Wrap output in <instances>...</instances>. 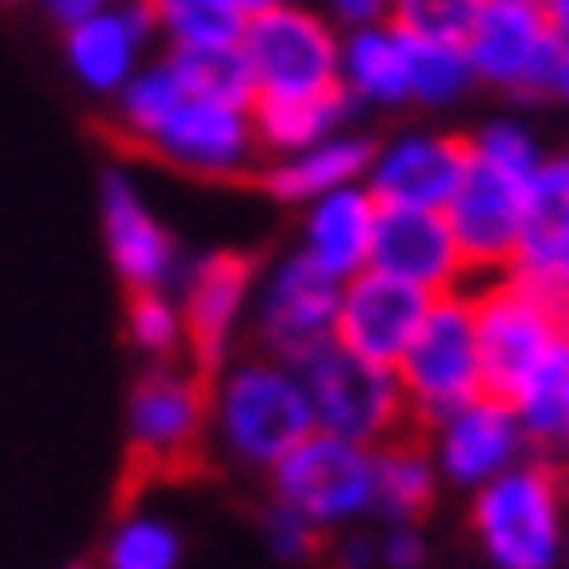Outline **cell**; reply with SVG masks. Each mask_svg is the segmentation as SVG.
I'll return each instance as SVG.
<instances>
[{
    "mask_svg": "<svg viewBox=\"0 0 569 569\" xmlns=\"http://www.w3.org/2000/svg\"><path fill=\"white\" fill-rule=\"evenodd\" d=\"M41 7H47V18H53L59 30H64V23H76V18H88V12H99V7H111V0H41Z\"/></svg>",
    "mask_w": 569,
    "mask_h": 569,
    "instance_id": "cell-36",
    "label": "cell"
},
{
    "mask_svg": "<svg viewBox=\"0 0 569 569\" xmlns=\"http://www.w3.org/2000/svg\"><path fill=\"white\" fill-rule=\"evenodd\" d=\"M430 297L412 291V284L360 268L355 279H343L338 291V320H331V343H343L360 360H378V367H396V355L407 349V338L419 331Z\"/></svg>",
    "mask_w": 569,
    "mask_h": 569,
    "instance_id": "cell-19",
    "label": "cell"
},
{
    "mask_svg": "<svg viewBox=\"0 0 569 569\" xmlns=\"http://www.w3.org/2000/svg\"><path fill=\"white\" fill-rule=\"evenodd\" d=\"M547 7V23H552V36L569 47V0H540Z\"/></svg>",
    "mask_w": 569,
    "mask_h": 569,
    "instance_id": "cell-38",
    "label": "cell"
},
{
    "mask_svg": "<svg viewBox=\"0 0 569 569\" xmlns=\"http://www.w3.org/2000/svg\"><path fill=\"white\" fill-rule=\"evenodd\" d=\"M326 18L338 23V30H360V23L390 18V0H326Z\"/></svg>",
    "mask_w": 569,
    "mask_h": 569,
    "instance_id": "cell-34",
    "label": "cell"
},
{
    "mask_svg": "<svg viewBox=\"0 0 569 569\" xmlns=\"http://www.w3.org/2000/svg\"><path fill=\"white\" fill-rule=\"evenodd\" d=\"M338 569H378V558H372V529H367V523H355V529L338 535Z\"/></svg>",
    "mask_w": 569,
    "mask_h": 569,
    "instance_id": "cell-35",
    "label": "cell"
},
{
    "mask_svg": "<svg viewBox=\"0 0 569 569\" xmlns=\"http://www.w3.org/2000/svg\"><path fill=\"white\" fill-rule=\"evenodd\" d=\"M558 569H569V529H563V558H558Z\"/></svg>",
    "mask_w": 569,
    "mask_h": 569,
    "instance_id": "cell-40",
    "label": "cell"
},
{
    "mask_svg": "<svg viewBox=\"0 0 569 569\" xmlns=\"http://www.w3.org/2000/svg\"><path fill=\"white\" fill-rule=\"evenodd\" d=\"M268 488L279 506L308 517L320 535H343L355 523H372V448L308 430L268 471Z\"/></svg>",
    "mask_w": 569,
    "mask_h": 569,
    "instance_id": "cell-8",
    "label": "cell"
},
{
    "mask_svg": "<svg viewBox=\"0 0 569 569\" xmlns=\"http://www.w3.org/2000/svg\"><path fill=\"white\" fill-rule=\"evenodd\" d=\"M372 558H378V569H425L430 540L419 523H383L372 535Z\"/></svg>",
    "mask_w": 569,
    "mask_h": 569,
    "instance_id": "cell-33",
    "label": "cell"
},
{
    "mask_svg": "<svg viewBox=\"0 0 569 569\" xmlns=\"http://www.w3.org/2000/svg\"><path fill=\"white\" fill-rule=\"evenodd\" d=\"M338 88L355 111H401L412 106V36L383 23H360L338 41Z\"/></svg>",
    "mask_w": 569,
    "mask_h": 569,
    "instance_id": "cell-20",
    "label": "cell"
},
{
    "mask_svg": "<svg viewBox=\"0 0 569 569\" xmlns=\"http://www.w3.org/2000/svg\"><path fill=\"white\" fill-rule=\"evenodd\" d=\"M338 41L343 30L326 12H308L302 0H284L244 18L239 30V64L256 99H297V93H331L338 88Z\"/></svg>",
    "mask_w": 569,
    "mask_h": 569,
    "instance_id": "cell-6",
    "label": "cell"
},
{
    "mask_svg": "<svg viewBox=\"0 0 569 569\" xmlns=\"http://www.w3.org/2000/svg\"><path fill=\"white\" fill-rule=\"evenodd\" d=\"M338 291L343 284L320 273L302 250H284L279 262L256 273L250 297V338L262 355L302 360L308 349L331 343V320H338Z\"/></svg>",
    "mask_w": 569,
    "mask_h": 569,
    "instance_id": "cell-12",
    "label": "cell"
},
{
    "mask_svg": "<svg viewBox=\"0 0 569 569\" xmlns=\"http://www.w3.org/2000/svg\"><path fill=\"white\" fill-rule=\"evenodd\" d=\"M250 297H256V262L232 250H203L180 262L174 302L187 320V355L198 367H221L250 331Z\"/></svg>",
    "mask_w": 569,
    "mask_h": 569,
    "instance_id": "cell-14",
    "label": "cell"
},
{
    "mask_svg": "<svg viewBox=\"0 0 569 569\" xmlns=\"http://www.w3.org/2000/svg\"><path fill=\"white\" fill-rule=\"evenodd\" d=\"M122 331H128V343H134V355L151 360V367L187 355V320H180L174 284H169V291H128Z\"/></svg>",
    "mask_w": 569,
    "mask_h": 569,
    "instance_id": "cell-29",
    "label": "cell"
},
{
    "mask_svg": "<svg viewBox=\"0 0 569 569\" xmlns=\"http://www.w3.org/2000/svg\"><path fill=\"white\" fill-rule=\"evenodd\" d=\"M111 111H117L122 140L151 151L174 174L232 180V174H250L262 163L250 99H227V93L198 88L163 47H158V59H146L111 93Z\"/></svg>",
    "mask_w": 569,
    "mask_h": 569,
    "instance_id": "cell-1",
    "label": "cell"
},
{
    "mask_svg": "<svg viewBox=\"0 0 569 569\" xmlns=\"http://www.w3.org/2000/svg\"><path fill=\"white\" fill-rule=\"evenodd\" d=\"M396 390L407 401V419H436L459 401L482 396V355H477V326H471V297L448 291L430 297L419 331L396 355Z\"/></svg>",
    "mask_w": 569,
    "mask_h": 569,
    "instance_id": "cell-7",
    "label": "cell"
},
{
    "mask_svg": "<svg viewBox=\"0 0 569 569\" xmlns=\"http://www.w3.org/2000/svg\"><path fill=\"white\" fill-rule=\"evenodd\" d=\"M372 232H378V198L367 187H338L326 198L302 203V232L297 250L331 279H355L372 262Z\"/></svg>",
    "mask_w": 569,
    "mask_h": 569,
    "instance_id": "cell-21",
    "label": "cell"
},
{
    "mask_svg": "<svg viewBox=\"0 0 569 569\" xmlns=\"http://www.w3.org/2000/svg\"><path fill=\"white\" fill-rule=\"evenodd\" d=\"M569 529V477L547 453L517 459L471 488V540L488 569H558Z\"/></svg>",
    "mask_w": 569,
    "mask_h": 569,
    "instance_id": "cell-4",
    "label": "cell"
},
{
    "mask_svg": "<svg viewBox=\"0 0 569 569\" xmlns=\"http://www.w3.org/2000/svg\"><path fill=\"white\" fill-rule=\"evenodd\" d=\"M471 297V326H477V355H482V390L511 396L540 355L569 331V302L517 268L482 273L465 284Z\"/></svg>",
    "mask_w": 569,
    "mask_h": 569,
    "instance_id": "cell-5",
    "label": "cell"
},
{
    "mask_svg": "<svg viewBox=\"0 0 569 569\" xmlns=\"http://www.w3.org/2000/svg\"><path fill=\"white\" fill-rule=\"evenodd\" d=\"M425 448L436 459V477L459 495H471V488L495 482L500 471H511L517 459H529V430L517 425V412L506 396H471L448 412H436L425 419Z\"/></svg>",
    "mask_w": 569,
    "mask_h": 569,
    "instance_id": "cell-13",
    "label": "cell"
},
{
    "mask_svg": "<svg viewBox=\"0 0 569 569\" xmlns=\"http://www.w3.org/2000/svg\"><path fill=\"white\" fill-rule=\"evenodd\" d=\"M349 99L343 88L331 93H297V99H256L250 122H256V151L262 158H284V151H308L320 146L326 134L349 128Z\"/></svg>",
    "mask_w": 569,
    "mask_h": 569,
    "instance_id": "cell-25",
    "label": "cell"
},
{
    "mask_svg": "<svg viewBox=\"0 0 569 569\" xmlns=\"http://www.w3.org/2000/svg\"><path fill=\"white\" fill-rule=\"evenodd\" d=\"M210 442L244 465V471H273L308 430H315V407H308L297 360L279 355H227L210 367Z\"/></svg>",
    "mask_w": 569,
    "mask_h": 569,
    "instance_id": "cell-3",
    "label": "cell"
},
{
    "mask_svg": "<svg viewBox=\"0 0 569 569\" xmlns=\"http://www.w3.org/2000/svg\"><path fill=\"white\" fill-rule=\"evenodd\" d=\"M477 88L471 59L459 41H419L412 36V106L419 111H448Z\"/></svg>",
    "mask_w": 569,
    "mask_h": 569,
    "instance_id": "cell-30",
    "label": "cell"
},
{
    "mask_svg": "<svg viewBox=\"0 0 569 569\" xmlns=\"http://www.w3.org/2000/svg\"><path fill=\"white\" fill-rule=\"evenodd\" d=\"M436 459L425 442H407V436H390V442L372 448V517L378 523H419V517L436 506Z\"/></svg>",
    "mask_w": 569,
    "mask_h": 569,
    "instance_id": "cell-24",
    "label": "cell"
},
{
    "mask_svg": "<svg viewBox=\"0 0 569 569\" xmlns=\"http://www.w3.org/2000/svg\"><path fill=\"white\" fill-rule=\"evenodd\" d=\"M506 401L517 412V425L529 430L535 453H552L563 442V430H569V331L517 378V390Z\"/></svg>",
    "mask_w": 569,
    "mask_h": 569,
    "instance_id": "cell-26",
    "label": "cell"
},
{
    "mask_svg": "<svg viewBox=\"0 0 569 569\" xmlns=\"http://www.w3.org/2000/svg\"><path fill=\"white\" fill-rule=\"evenodd\" d=\"M482 0H390V23L419 41H465Z\"/></svg>",
    "mask_w": 569,
    "mask_h": 569,
    "instance_id": "cell-31",
    "label": "cell"
},
{
    "mask_svg": "<svg viewBox=\"0 0 569 569\" xmlns=\"http://www.w3.org/2000/svg\"><path fill=\"white\" fill-rule=\"evenodd\" d=\"M308 407H315V430L343 436V442L378 448L401 436L407 425V401L396 390V372L378 367V360H360L343 343H320L297 360Z\"/></svg>",
    "mask_w": 569,
    "mask_h": 569,
    "instance_id": "cell-9",
    "label": "cell"
},
{
    "mask_svg": "<svg viewBox=\"0 0 569 569\" xmlns=\"http://www.w3.org/2000/svg\"><path fill=\"white\" fill-rule=\"evenodd\" d=\"M70 569H88V563H70Z\"/></svg>",
    "mask_w": 569,
    "mask_h": 569,
    "instance_id": "cell-42",
    "label": "cell"
},
{
    "mask_svg": "<svg viewBox=\"0 0 569 569\" xmlns=\"http://www.w3.org/2000/svg\"><path fill=\"white\" fill-rule=\"evenodd\" d=\"M547 158L552 151L511 117L482 122L465 140V174H459L453 198L442 203V216L465 250L471 279L517 262V244H523V227H529V203H535V180L547 169Z\"/></svg>",
    "mask_w": 569,
    "mask_h": 569,
    "instance_id": "cell-2",
    "label": "cell"
},
{
    "mask_svg": "<svg viewBox=\"0 0 569 569\" xmlns=\"http://www.w3.org/2000/svg\"><path fill=\"white\" fill-rule=\"evenodd\" d=\"M262 523H268V552L273 558H284V563H308V558H315L320 547H326V535L315 529V523H308V517H297L291 506H268V517H262Z\"/></svg>",
    "mask_w": 569,
    "mask_h": 569,
    "instance_id": "cell-32",
    "label": "cell"
},
{
    "mask_svg": "<svg viewBox=\"0 0 569 569\" xmlns=\"http://www.w3.org/2000/svg\"><path fill=\"white\" fill-rule=\"evenodd\" d=\"M558 163H563V174H569V151H558Z\"/></svg>",
    "mask_w": 569,
    "mask_h": 569,
    "instance_id": "cell-41",
    "label": "cell"
},
{
    "mask_svg": "<svg viewBox=\"0 0 569 569\" xmlns=\"http://www.w3.org/2000/svg\"><path fill=\"white\" fill-rule=\"evenodd\" d=\"M99 232H106V256L128 291H169L180 279L187 256H180L174 232L158 221V210L146 203L134 174L111 169L99 180Z\"/></svg>",
    "mask_w": 569,
    "mask_h": 569,
    "instance_id": "cell-15",
    "label": "cell"
},
{
    "mask_svg": "<svg viewBox=\"0 0 569 569\" xmlns=\"http://www.w3.org/2000/svg\"><path fill=\"white\" fill-rule=\"evenodd\" d=\"M128 453L146 471H174L210 442V378L198 360H163L128 390Z\"/></svg>",
    "mask_w": 569,
    "mask_h": 569,
    "instance_id": "cell-10",
    "label": "cell"
},
{
    "mask_svg": "<svg viewBox=\"0 0 569 569\" xmlns=\"http://www.w3.org/2000/svg\"><path fill=\"white\" fill-rule=\"evenodd\" d=\"M465 59H471L477 88H495L506 99H540L552 88L558 36L540 0H482V12L465 30Z\"/></svg>",
    "mask_w": 569,
    "mask_h": 569,
    "instance_id": "cell-11",
    "label": "cell"
},
{
    "mask_svg": "<svg viewBox=\"0 0 569 569\" xmlns=\"http://www.w3.org/2000/svg\"><path fill=\"white\" fill-rule=\"evenodd\" d=\"M367 163H372V140L355 134V128H338V134H326L320 146L308 151H284V158H262V187L279 198V203H302L308 198H326L338 187H360L367 180Z\"/></svg>",
    "mask_w": 569,
    "mask_h": 569,
    "instance_id": "cell-22",
    "label": "cell"
},
{
    "mask_svg": "<svg viewBox=\"0 0 569 569\" xmlns=\"http://www.w3.org/2000/svg\"><path fill=\"white\" fill-rule=\"evenodd\" d=\"M558 106H569V47H558V64H552V88H547Z\"/></svg>",
    "mask_w": 569,
    "mask_h": 569,
    "instance_id": "cell-37",
    "label": "cell"
},
{
    "mask_svg": "<svg viewBox=\"0 0 569 569\" xmlns=\"http://www.w3.org/2000/svg\"><path fill=\"white\" fill-rule=\"evenodd\" d=\"M99 569H180V529L163 511H122L106 535Z\"/></svg>",
    "mask_w": 569,
    "mask_h": 569,
    "instance_id": "cell-28",
    "label": "cell"
},
{
    "mask_svg": "<svg viewBox=\"0 0 569 569\" xmlns=\"http://www.w3.org/2000/svg\"><path fill=\"white\" fill-rule=\"evenodd\" d=\"M372 273H390L425 297H448L471 284L465 250L442 210H383L378 203V232H372Z\"/></svg>",
    "mask_w": 569,
    "mask_h": 569,
    "instance_id": "cell-18",
    "label": "cell"
},
{
    "mask_svg": "<svg viewBox=\"0 0 569 569\" xmlns=\"http://www.w3.org/2000/svg\"><path fill=\"white\" fill-rule=\"evenodd\" d=\"M158 23V47L169 53H198V47H239L244 18L221 0H146Z\"/></svg>",
    "mask_w": 569,
    "mask_h": 569,
    "instance_id": "cell-27",
    "label": "cell"
},
{
    "mask_svg": "<svg viewBox=\"0 0 569 569\" xmlns=\"http://www.w3.org/2000/svg\"><path fill=\"white\" fill-rule=\"evenodd\" d=\"M221 7H232L239 18H256V12H268V7H284V0H221Z\"/></svg>",
    "mask_w": 569,
    "mask_h": 569,
    "instance_id": "cell-39",
    "label": "cell"
},
{
    "mask_svg": "<svg viewBox=\"0 0 569 569\" xmlns=\"http://www.w3.org/2000/svg\"><path fill=\"white\" fill-rule=\"evenodd\" d=\"M465 174V134L442 128H401L390 140H372L367 187L383 210H442Z\"/></svg>",
    "mask_w": 569,
    "mask_h": 569,
    "instance_id": "cell-16",
    "label": "cell"
},
{
    "mask_svg": "<svg viewBox=\"0 0 569 569\" xmlns=\"http://www.w3.org/2000/svg\"><path fill=\"white\" fill-rule=\"evenodd\" d=\"M517 273H529L540 284L569 302V174L558 158H547L535 180V203H529V227H523V244H517Z\"/></svg>",
    "mask_w": 569,
    "mask_h": 569,
    "instance_id": "cell-23",
    "label": "cell"
},
{
    "mask_svg": "<svg viewBox=\"0 0 569 569\" xmlns=\"http://www.w3.org/2000/svg\"><path fill=\"white\" fill-rule=\"evenodd\" d=\"M146 59H158V23H151L146 0H111V7L64 23V70L93 99H111Z\"/></svg>",
    "mask_w": 569,
    "mask_h": 569,
    "instance_id": "cell-17",
    "label": "cell"
}]
</instances>
